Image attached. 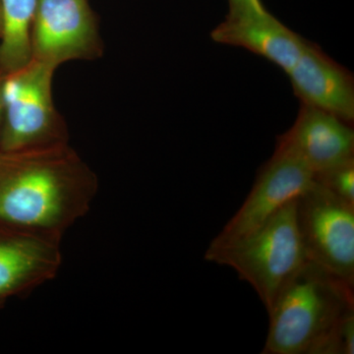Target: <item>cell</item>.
<instances>
[{
  "label": "cell",
  "instance_id": "cell-8",
  "mask_svg": "<svg viewBox=\"0 0 354 354\" xmlns=\"http://www.w3.org/2000/svg\"><path fill=\"white\" fill-rule=\"evenodd\" d=\"M62 239L0 225V301L31 292L57 276Z\"/></svg>",
  "mask_w": 354,
  "mask_h": 354
},
{
  "label": "cell",
  "instance_id": "cell-14",
  "mask_svg": "<svg viewBox=\"0 0 354 354\" xmlns=\"http://www.w3.org/2000/svg\"><path fill=\"white\" fill-rule=\"evenodd\" d=\"M230 15L267 12L262 0H228Z\"/></svg>",
  "mask_w": 354,
  "mask_h": 354
},
{
  "label": "cell",
  "instance_id": "cell-6",
  "mask_svg": "<svg viewBox=\"0 0 354 354\" xmlns=\"http://www.w3.org/2000/svg\"><path fill=\"white\" fill-rule=\"evenodd\" d=\"M295 206L307 260L354 286V205L314 181Z\"/></svg>",
  "mask_w": 354,
  "mask_h": 354
},
{
  "label": "cell",
  "instance_id": "cell-15",
  "mask_svg": "<svg viewBox=\"0 0 354 354\" xmlns=\"http://www.w3.org/2000/svg\"><path fill=\"white\" fill-rule=\"evenodd\" d=\"M2 78H3V76H2L1 74H0V129H1V124H2V102H1Z\"/></svg>",
  "mask_w": 354,
  "mask_h": 354
},
{
  "label": "cell",
  "instance_id": "cell-3",
  "mask_svg": "<svg viewBox=\"0 0 354 354\" xmlns=\"http://www.w3.org/2000/svg\"><path fill=\"white\" fill-rule=\"evenodd\" d=\"M295 202L288 203L250 239L206 260L234 270L252 286L267 312L307 262Z\"/></svg>",
  "mask_w": 354,
  "mask_h": 354
},
{
  "label": "cell",
  "instance_id": "cell-4",
  "mask_svg": "<svg viewBox=\"0 0 354 354\" xmlns=\"http://www.w3.org/2000/svg\"><path fill=\"white\" fill-rule=\"evenodd\" d=\"M57 67L34 59L2 78L0 150L15 151L66 144V121L53 97Z\"/></svg>",
  "mask_w": 354,
  "mask_h": 354
},
{
  "label": "cell",
  "instance_id": "cell-1",
  "mask_svg": "<svg viewBox=\"0 0 354 354\" xmlns=\"http://www.w3.org/2000/svg\"><path fill=\"white\" fill-rule=\"evenodd\" d=\"M99 177L68 143L0 150V225L62 239L87 215Z\"/></svg>",
  "mask_w": 354,
  "mask_h": 354
},
{
  "label": "cell",
  "instance_id": "cell-5",
  "mask_svg": "<svg viewBox=\"0 0 354 354\" xmlns=\"http://www.w3.org/2000/svg\"><path fill=\"white\" fill-rule=\"evenodd\" d=\"M313 183L314 174L304 160L276 146L274 155L258 172L241 208L209 244L205 260L250 239Z\"/></svg>",
  "mask_w": 354,
  "mask_h": 354
},
{
  "label": "cell",
  "instance_id": "cell-2",
  "mask_svg": "<svg viewBox=\"0 0 354 354\" xmlns=\"http://www.w3.org/2000/svg\"><path fill=\"white\" fill-rule=\"evenodd\" d=\"M354 286L307 260L268 312L263 354H321L335 328L354 311Z\"/></svg>",
  "mask_w": 354,
  "mask_h": 354
},
{
  "label": "cell",
  "instance_id": "cell-12",
  "mask_svg": "<svg viewBox=\"0 0 354 354\" xmlns=\"http://www.w3.org/2000/svg\"><path fill=\"white\" fill-rule=\"evenodd\" d=\"M38 0H1L0 74L17 71L32 60V28Z\"/></svg>",
  "mask_w": 354,
  "mask_h": 354
},
{
  "label": "cell",
  "instance_id": "cell-7",
  "mask_svg": "<svg viewBox=\"0 0 354 354\" xmlns=\"http://www.w3.org/2000/svg\"><path fill=\"white\" fill-rule=\"evenodd\" d=\"M99 19L88 0H38L32 28V58L59 66L104 55Z\"/></svg>",
  "mask_w": 354,
  "mask_h": 354
},
{
  "label": "cell",
  "instance_id": "cell-16",
  "mask_svg": "<svg viewBox=\"0 0 354 354\" xmlns=\"http://www.w3.org/2000/svg\"><path fill=\"white\" fill-rule=\"evenodd\" d=\"M2 32V8H1V0H0V36H1Z\"/></svg>",
  "mask_w": 354,
  "mask_h": 354
},
{
  "label": "cell",
  "instance_id": "cell-17",
  "mask_svg": "<svg viewBox=\"0 0 354 354\" xmlns=\"http://www.w3.org/2000/svg\"><path fill=\"white\" fill-rule=\"evenodd\" d=\"M4 304H6V302H4V301H0V309H1V308H2V307H3Z\"/></svg>",
  "mask_w": 354,
  "mask_h": 354
},
{
  "label": "cell",
  "instance_id": "cell-11",
  "mask_svg": "<svg viewBox=\"0 0 354 354\" xmlns=\"http://www.w3.org/2000/svg\"><path fill=\"white\" fill-rule=\"evenodd\" d=\"M216 43L239 46L266 58L286 73L295 64L307 39L286 27L269 11L262 14H227L211 32Z\"/></svg>",
  "mask_w": 354,
  "mask_h": 354
},
{
  "label": "cell",
  "instance_id": "cell-9",
  "mask_svg": "<svg viewBox=\"0 0 354 354\" xmlns=\"http://www.w3.org/2000/svg\"><path fill=\"white\" fill-rule=\"evenodd\" d=\"M277 146L297 156L316 174L354 158L353 128L333 114L301 104L297 120L278 137Z\"/></svg>",
  "mask_w": 354,
  "mask_h": 354
},
{
  "label": "cell",
  "instance_id": "cell-13",
  "mask_svg": "<svg viewBox=\"0 0 354 354\" xmlns=\"http://www.w3.org/2000/svg\"><path fill=\"white\" fill-rule=\"evenodd\" d=\"M314 181L335 196L354 205V158L314 174Z\"/></svg>",
  "mask_w": 354,
  "mask_h": 354
},
{
  "label": "cell",
  "instance_id": "cell-10",
  "mask_svg": "<svg viewBox=\"0 0 354 354\" xmlns=\"http://www.w3.org/2000/svg\"><path fill=\"white\" fill-rule=\"evenodd\" d=\"M286 74L301 104L333 114L353 125V75L328 57L318 44L307 41L297 62Z\"/></svg>",
  "mask_w": 354,
  "mask_h": 354
}]
</instances>
